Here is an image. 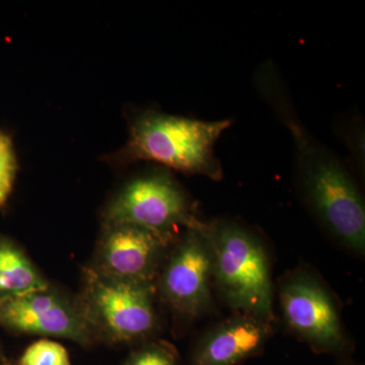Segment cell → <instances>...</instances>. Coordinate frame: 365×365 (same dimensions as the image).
I'll list each match as a JSON object with an SVG mask.
<instances>
[{
    "label": "cell",
    "instance_id": "1",
    "mask_svg": "<svg viewBox=\"0 0 365 365\" xmlns=\"http://www.w3.org/2000/svg\"><path fill=\"white\" fill-rule=\"evenodd\" d=\"M232 123L230 119L204 121L145 110L132 118L126 143L107 160L117 165L153 162L220 181L223 172L215 146Z\"/></svg>",
    "mask_w": 365,
    "mask_h": 365
},
{
    "label": "cell",
    "instance_id": "2",
    "mask_svg": "<svg viewBox=\"0 0 365 365\" xmlns=\"http://www.w3.org/2000/svg\"><path fill=\"white\" fill-rule=\"evenodd\" d=\"M212 254V285L237 313L274 322L270 261L261 240L230 220H199Z\"/></svg>",
    "mask_w": 365,
    "mask_h": 365
},
{
    "label": "cell",
    "instance_id": "3",
    "mask_svg": "<svg viewBox=\"0 0 365 365\" xmlns=\"http://www.w3.org/2000/svg\"><path fill=\"white\" fill-rule=\"evenodd\" d=\"M155 294V284L115 279L91 267L78 299L96 339L135 343L157 330Z\"/></svg>",
    "mask_w": 365,
    "mask_h": 365
},
{
    "label": "cell",
    "instance_id": "4",
    "mask_svg": "<svg viewBox=\"0 0 365 365\" xmlns=\"http://www.w3.org/2000/svg\"><path fill=\"white\" fill-rule=\"evenodd\" d=\"M198 222L186 192L165 168L125 182L103 212V227L132 225L170 239Z\"/></svg>",
    "mask_w": 365,
    "mask_h": 365
},
{
    "label": "cell",
    "instance_id": "5",
    "mask_svg": "<svg viewBox=\"0 0 365 365\" xmlns=\"http://www.w3.org/2000/svg\"><path fill=\"white\" fill-rule=\"evenodd\" d=\"M278 294L283 321L297 339L314 352L347 356L351 344L337 300L319 276L306 269L288 273Z\"/></svg>",
    "mask_w": 365,
    "mask_h": 365
},
{
    "label": "cell",
    "instance_id": "6",
    "mask_svg": "<svg viewBox=\"0 0 365 365\" xmlns=\"http://www.w3.org/2000/svg\"><path fill=\"white\" fill-rule=\"evenodd\" d=\"M197 223L172 245L155 281L163 302L187 319L199 318L212 306V254Z\"/></svg>",
    "mask_w": 365,
    "mask_h": 365
},
{
    "label": "cell",
    "instance_id": "7",
    "mask_svg": "<svg viewBox=\"0 0 365 365\" xmlns=\"http://www.w3.org/2000/svg\"><path fill=\"white\" fill-rule=\"evenodd\" d=\"M0 327L11 332L61 338L90 346L95 335L78 299L48 287L0 302Z\"/></svg>",
    "mask_w": 365,
    "mask_h": 365
},
{
    "label": "cell",
    "instance_id": "8",
    "mask_svg": "<svg viewBox=\"0 0 365 365\" xmlns=\"http://www.w3.org/2000/svg\"><path fill=\"white\" fill-rule=\"evenodd\" d=\"M177 239L132 225H106L91 268L115 279L155 285L165 256Z\"/></svg>",
    "mask_w": 365,
    "mask_h": 365
},
{
    "label": "cell",
    "instance_id": "9",
    "mask_svg": "<svg viewBox=\"0 0 365 365\" xmlns=\"http://www.w3.org/2000/svg\"><path fill=\"white\" fill-rule=\"evenodd\" d=\"M273 330V322L237 313L200 336L188 365H241L264 351Z\"/></svg>",
    "mask_w": 365,
    "mask_h": 365
},
{
    "label": "cell",
    "instance_id": "10",
    "mask_svg": "<svg viewBox=\"0 0 365 365\" xmlns=\"http://www.w3.org/2000/svg\"><path fill=\"white\" fill-rule=\"evenodd\" d=\"M23 249L0 232V302L49 287Z\"/></svg>",
    "mask_w": 365,
    "mask_h": 365
},
{
    "label": "cell",
    "instance_id": "11",
    "mask_svg": "<svg viewBox=\"0 0 365 365\" xmlns=\"http://www.w3.org/2000/svg\"><path fill=\"white\" fill-rule=\"evenodd\" d=\"M124 365H181L176 348L167 341L146 340L134 349Z\"/></svg>",
    "mask_w": 365,
    "mask_h": 365
},
{
    "label": "cell",
    "instance_id": "12",
    "mask_svg": "<svg viewBox=\"0 0 365 365\" xmlns=\"http://www.w3.org/2000/svg\"><path fill=\"white\" fill-rule=\"evenodd\" d=\"M19 365H72V362L63 345L43 338L26 347L19 359Z\"/></svg>",
    "mask_w": 365,
    "mask_h": 365
},
{
    "label": "cell",
    "instance_id": "13",
    "mask_svg": "<svg viewBox=\"0 0 365 365\" xmlns=\"http://www.w3.org/2000/svg\"><path fill=\"white\" fill-rule=\"evenodd\" d=\"M18 173V160L11 136L0 130V207L6 205L13 192Z\"/></svg>",
    "mask_w": 365,
    "mask_h": 365
},
{
    "label": "cell",
    "instance_id": "14",
    "mask_svg": "<svg viewBox=\"0 0 365 365\" xmlns=\"http://www.w3.org/2000/svg\"><path fill=\"white\" fill-rule=\"evenodd\" d=\"M342 359V364H341L340 365H356L355 364H353V361H350V360L346 359V357H344V359Z\"/></svg>",
    "mask_w": 365,
    "mask_h": 365
}]
</instances>
